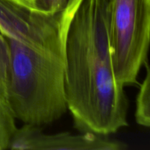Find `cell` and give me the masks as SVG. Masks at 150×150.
I'll use <instances>...</instances> for the list:
<instances>
[{
    "label": "cell",
    "mask_w": 150,
    "mask_h": 150,
    "mask_svg": "<svg viewBox=\"0 0 150 150\" xmlns=\"http://www.w3.org/2000/svg\"><path fill=\"white\" fill-rule=\"evenodd\" d=\"M146 76L136 97V122L139 125L150 127V64H146Z\"/></svg>",
    "instance_id": "cell-4"
},
{
    "label": "cell",
    "mask_w": 150,
    "mask_h": 150,
    "mask_svg": "<svg viewBox=\"0 0 150 150\" xmlns=\"http://www.w3.org/2000/svg\"><path fill=\"white\" fill-rule=\"evenodd\" d=\"M8 102L0 97V150L8 149L18 127Z\"/></svg>",
    "instance_id": "cell-5"
},
{
    "label": "cell",
    "mask_w": 150,
    "mask_h": 150,
    "mask_svg": "<svg viewBox=\"0 0 150 150\" xmlns=\"http://www.w3.org/2000/svg\"><path fill=\"white\" fill-rule=\"evenodd\" d=\"M10 70V59L8 45L4 35L0 32V97L7 102H8Z\"/></svg>",
    "instance_id": "cell-6"
},
{
    "label": "cell",
    "mask_w": 150,
    "mask_h": 150,
    "mask_svg": "<svg viewBox=\"0 0 150 150\" xmlns=\"http://www.w3.org/2000/svg\"><path fill=\"white\" fill-rule=\"evenodd\" d=\"M25 8L40 13H56L64 10L71 0H13Z\"/></svg>",
    "instance_id": "cell-7"
},
{
    "label": "cell",
    "mask_w": 150,
    "mask_h": 150,
    "mask_svg": "<svg viewBox=\"0 0 150 150\" xmlns=\"http://www.w3.org/2000/svg\"><path fill=\"white\" fill-rule=\"evenodd\" d=\"M0 32H1V26H0Z\"/></svg>",
    "instance_id": "cell-8"
},
{
    "label": "cell",
    "mask_w": 150,
    "mask_h": 150,
    "mask_svg": "<svg viewBox=\"0 0 150 150\" xmlns=\"http://www.w3.org/2000/svg\"><path fill=\"white\" fill-rule=\"evenodd\" d=\"M64 90L79 130L108 136L128 125V100L113 70L108 0H83L70 21Z\"/></svg>",
    "instance_id": "cell-1"
},
{
    "label": "cell",
    "mask_w": 150,
    "mask_h": 150,
    "mask_svg": "<svg viewBox=\"0 0 150 150\" xmlns=\"http://www.w3.org/2000/svg\"><path fill=\"white\" fill-rule=\"evenodd\" d=\"M109 40L116 80L137 84L150 49V0H108Z\"/></svg>",
    "instance_id": "cell-2"
},
{
    "label": "cell",
    "mask_w": 150,
    "mask_h": 150,
    "mask_svg": "<svg viewBox=\"0 0 150 150\" xmlns=\"http://www.w3.org/2000/svg\"><path fill=\"white\" fill-rule=\"evenodd\" d=\"M125 144L108 136L84 132L81 134H46L40 127L24 124L17 128L8 149L21 150H122Z\"/></svg>",
    "instance_id": "cell-3"
}]
</instances>
